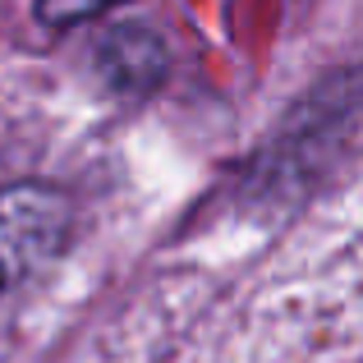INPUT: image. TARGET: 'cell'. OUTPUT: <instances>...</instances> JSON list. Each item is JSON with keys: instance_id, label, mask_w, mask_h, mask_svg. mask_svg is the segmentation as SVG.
<instances>
[{"instance_id": "3957f363", "label": "cell", "mask_w": 363, "mask_h": 363, "mask_svg": "<svg viewBox=\"0 0 363 363\" xmlns=\"http://www.w3.org/2000/svg\"><path fill=\"white\" fill-rule=\"evenodd\" d=\"M106 5H116V0H37V18L46 28H74V23H88L92 14H101Z\"/></svg>"}, {"instance_id": "7a4b0ae2", "label": "cell", "mask_w": 363, "mask_h": 363, "mask_svg": "<svg viewBox=\"0 0 363 363\" xmlns=\"http://www.w3.org/2000/svg\"><path fill=\"white\" fill-rule=\"evenodd\" d=\"M97 69H101V83H106L116 97H147L166 83V69H170V55L161 46L157 33L147 28H116L97 42Z\"/></svg>"}, {"instance_id": "6da1fadb", "label": "cell", "mask_w": 363, "mask_h": 363, "mask_svg": "<svg viewBox=\"0 0 363 363\" xmlns=\"http://www.w3.org/2000/svg\"><path fill=\"white\" fill-rule=\"evenodd\" d=\"M69 244V203L51 184L0 189V303L23 294Z\"/></svg>"}]
</instances>
